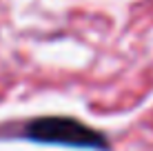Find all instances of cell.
Segmentation results:
<instances>
[{"instance_id": "1", "label": "cell", "mask_w": 153, "mask_h": 151, "mask_svg": "<svg viewBox=\"0 0 153 151\" xmlns=\"http://www.w3.org/2000/svg\"><path fill=\"white\" fill-rule=\"evenodd\" d=\"M27 138L45 144H65V147H76V149L102 151L109 147L104 133L67 116H45L29 122Z\"/></svg>"}]
</instances>
